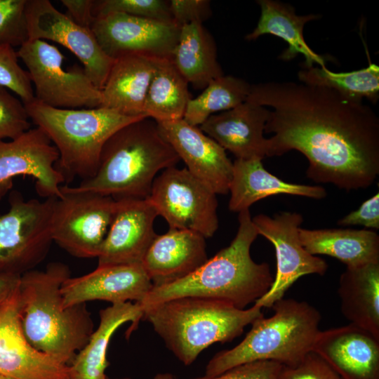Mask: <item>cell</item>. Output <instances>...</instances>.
Segmentation results:
<instances>
[{
	"instance_id": "6da1fadb",
	"label": "cell",
	"mask_w": 379,
	"mask_h": 379,
	"mask_svg": "<svg viewBox=\"0 0 379 379\" xmlns=\"http://www.w3.org/2000/svg\"><path fill=\"white\" fill-rule=\"evenodd\" d=\"M246 101L269 107L267 157L297 150L307 177L347 191L366 188L379 174V118L363 100L295 81L251 85Z\"/></svg>"
},
{
	"instance_id": "7a4b0ae2",
	"label": "cell",
	"mask_w": 379,
	"mask_h": 379,
	"mask_svg": "<svg viewBox=\"0 0 379 379\" xmlns=\"http://www.w3.org/2000/svg\"><path fill=\"white\" fill-rule=\"evenodd\" d=\"M69 277L67 265L53 262L45 270L22 274L18 288V315L26 339L36 350L68 365L94 331L86 304L64 305L61 286Z\"/></svg>"
},
{
	"instance_id": "3957f363",
	"label": "cell",
	"mask_w": 379,
	"mask_h": 379,
	"mask_svg": "<svg viewBox=\"0 0 379 379\" xmlns=\"http://www.w3.org/2000/svg\"><path fill=\"white\" fill-rule=\"evenodd\" d=\"M239 228L230 244L188 276L152 287L142 301V310L171 299L197 296L222 300L244 310L262 297L274 281L267 262L253 260L250 249L258 234L249 209L239 213Z\"/></svg>"
},
{
	"instance_id": "277c9868",
	"label": "cell",
	"mask_w": 379,
	"mask_h": 379,
	"mask_svg": "<svg viewBox=\"0 0 379 379\" xmlns=\"http://www.w3.org/2000/svg\"><path fill=\"white\" fill-rule=\"evenodd\" d=\"M180 158L161 134L157 122L145 117L126 125L105 144L93 176L67 189L114 199H147L158 172Z\"/></svg>"
},
{
	"instance_id": "5b68a950",
	"label": "cell",
	"mask_w": 379,
	"mask_h": 379,
	"mask_svg": "<svg viewBox=\"0 0 379 379\" xmlns=\"http://www.w3.org/2000/svg\"><path fill=\"white\" fill-rule=\"evenodd\" d=\"M262 316V307L255 304L241 310L220 300L185 296L147 307L142 319L188 366L204 349L215 343L231 342Z\"/></svg>"
},
{
	"instance_id": "8992f818",
	"label": "cell",
	"mask_w": 379,
	"mask_h": 379,
	"mask_svg": "<svg viewBox=\"0 0 379 379\" xmlns=\"http://www.w3.org/2000/svg\"><path fill=\"white\" fill-rule=\"evenodd\" d=\"M252 324L243 340L234 347L218 352L206 367V377H214L241 364L269 360L284 366L298 364L312 350L319 333L321 314L305 301L281 298Z\"/></svg>"
},
{
	"instance_id": "52a82bcc",
	"label": "cell",
	"mask_w": 379,
	"mask_h": 379,
	"mask_svg": "<svg viewBox=\"0 0 379 379\" xmlns=\"http://www.w3.org/2000/svg\"><path fill=\"white\" fill-rule=\"evenodd\" d=\"M24 105L30 121L57 149L59 157L55 168L65 180L93 176L108 139L126 125L147 117L127 116L102 107L55 108L36 99Z\"/></svg>"
},
{
	"instance_id": "ba28073f",
	"label": "cell",
	"mask_w": 379,
	"mask_h": 379,
	"mask_svg": "<svg viewBox=\"0 0 379 379\" xmlns=\"http://www.w3.org/2000/svg\"><path fill=\"white\" fill-rule=\"evenodd\" d=\"M56 199L25 200L20 192H11L10 208L0 215V274L21 276L46 258Z\"/></svg>"
},
{
	"instance_id": "9c48e42d",
	"label": "cell",
	"mask_w": 379,
	"mask_h": 379,
	"mask_svg": "<svg viewBox=\"0 0 379 379\" xmlns=\"http://www.w3.org/2000/svg\"><path fill=\"white\" fill-rule=\"evenodd\" d=\"M27 68L35 99L51 107L81 109L99 107L101 91L83 67H63L64 55L46 41L28 39L17 51Z\"/></svg>"
},
{
	"instance_id": "30bf717a",
	"label": "cell",
	"mask_w": 379,
	"mask_h": 379,
	"mask_svg": "<svg viewBox=\"0 0 379 379\" xmlns=\"http://www.w3.org/2000/svg\"><path fill=\"white\" fill-rule=\"evenodd\" d=\"M55 200L52 237L62 248L80 258H98L116 209L111 197L77 192L61 186Z\"/></svg>"
},
{
	"instance_id": "8fae6325",
	"label": "cell",
	"mask_w": 379,
	"mask_h": 379,
	"mask_svg": "<svg viewBox=\"0 0 379 379\" xmlns=\"http://www.w3.org/2000/svg\"><path fill=\"white\" fill-rule=\"evenodd\" d=\"M147 199L169 228L194 231L205 238L218 228L216 194L186 168L162 171Z\"/></svg>"
},
{
	"instance_id": "7c38bea8",
	"label": "cell",
	"mask_w": 379,
	"mask_h": 379,
	"mask_svg": "<svg viewBox=\"0 0 379 379\" xmlns=\"http://www.w3.org/2000/svg\"><path fill=\"white\" fill-rule=\"evenodd\" d=\"M302 220V215L296 212H282L272 218L259 214L252 218L258 235L273 244L277 258V273L272 285L255 305L271 308L300 277L326 273V262L308 253L301 244L299 229Z\"/></svg>"
},
{
	"instance_id": "4fadbf2b",
	"label": "cell",
	"mask_w": 379,
	"mask_h": 379,
	"mask_svg": "<svg viewBox=\"0 0 379 379\" xmlns=\"http://www.w3.org/2000/svg\"><path fill=\"white\" fill-rule=\"evenodd\" d=\"M30 40H48L67 48L81 61L94 86L102 90L114 61L102 51L89 28L75 23L49 0H27L26 7Z\"/></svg>"
},
{
	"instance_id": "5bb4252c",
	"label": "cell",
	"mask_w": 379,
	"mask_h": 379,
	"mask_svg": "<svg viewBox=\"0 0 379 379\" xmlns=\"http://www.w3.org/2000/svg\"><path fill=\"white\" fill-rule=\"evenodd\" d=\"M91 29L102 51L112 59L128 55L172 59L180 26L120 13L95 18Z\"/></svg>"
},
{
	"instance_id": "9a60e30c",
	"label": "cell",
	"mask_w": 379,
	"mask_h": 379,
	"mask_svg": "<svg viewBox=\"0 0 379 379\" xmlns=\"http://www.w3.org/2000/svg\"><path fill=\"white\" fill-rule=\"evenodd\" d=\"M59 154L47 135L38 127L14 140L0 142V201L12 188L13 179L29 176L44 198H61L64 175L55 168Z\"/></svg>"
},
{
	"instance_id": "2e32d148",
	"label": "cell",
	"mask_w": 379,
	"mask_h": 379,
	"mask_svg": "<svg viewBox=\"0 0 379 379\" xmlns=\"http://www.w3.org/2000/svg\"><path fill=\"white\" fill-rule=\"evenodd\" d=\"M157 124L161 134L190 173L215 194L229 192L233 162L217 142L183 119Z\"/></svg>"
},
{
	"instance_id": "e0dca14e",
	"label": "cell",
	"mask_w": 379,
	"mask_h": 379,
	"mask_svg": "<svg viewBox=\"0 0 379 379\" xmlns=\"http://www.w3.org/2000/svg\"><path fill=\"white\" fill-rule=\"evenodd\" d=\"M0 375L11 379H70L68 364L36 350L26 339L18 315V288L0 306Z\"/></svg>"
},
{
	"instance_id": "ac0fdd59",
	"label": "cell",
	"mask_w": 379,
	"mask_h": 379,
	"mask_svg": "<svg viewBox=\"0 0 379 379\" xmlns=\"http://www.w3.org/2000/svg\"><path fill=\"white\" fill-rule=\"evenodd\" d=\"M157 216L147 198L117 199L112 222L97 258L98 266L141 265L157 235L154 230Z\"/></svg>"
},
{
	"instance_id": "d6986e66",
	"label": "cell",
	"mask_w": 379,
	"mask_h": 379,
	"mask_svg": "<svg viewBox=\"0 0 379 379\" xmlns=\"http://www.w3.org/2000/svg\"><path fill=\"white\" fill-rule=\"evenodd\" d=\"M152 287L142 265H110L98 266L81 277H69L61 286V294L66 307L97 300L112 305L140 302Z\"/></svg>"
},
{
	"instance_id": "ffe728a7",
	"label": "cell",
	"mask_w": 379,
	"mask_h": 379,
	"mask_svg": "<svg viewBox=\"0 0 379 379\" xmlns=\"http://www.w3.org/2000/svg\"><path fill=\"white\" fill-rule=\"evenodd\" d=\"M312 350L343 379H379V339L352 324L320 331Z\"/></svg>"
},
{
	"instance_id": "44dd1931",
	"label": "cell",
	"mask_w": 379,
	"mask_h": 379,
	"mask_svg": "<svg viewBox=\"0 0 379 379\" xmlns=\"http://www.w3.org/2000/svg\"><path fill=\"white\" fill-rule=\"evenodd\" d=\"M270 109L246 101L208 117L200 129L237 159L262 160L267 157L264 137Z\"/></svg>"
},
{
	"instance_id": "7402d4cb",
	"label": "cell",
	"mask_w": 379,
	"mask_h": 379,
	"mask_svg": "<svg viewBox=\"0 0 379 379\" xmlns=\"http://www.w3.org/2000/svg\"><path fill=\"white\" fill-rule=\"evenodd\" d=\"M205 237L194 231L169 228L157 235L142 262V268L153 287L182 279L207 260Z\"/></svg>"
},
{
	"instance_id": "603a6c76",
	"label": "cell",
	"mask_w": 379,
	"mask_h": 379,
	"mask_svg": "<svg viewBox=\"0 0 379 379\" xmlns=\"http://www.w3.org/2000/svg\"><path fill=\"white\" fill-rule=\"evenodd\" d=\"M229 209L241 212L269 196L291 194L320 199L326 196L324 187L284 182L271 174L259 159H239L233 162L230 185Z\"/></svg>"
},
{
	"instance_id": "cb8c5ba5",
	"label": "cell",
	"mask_w": 379,
	"mask_h": 379,
	"mask_svg": "<svg viewBox=\"0 0 379 379\" xmlns=\"http://www.w3.org/2000/svg\"><path fill=\"white\" fill-rule=\"evenodd\" d=\"M155 59L138 55L114 59L101 90L100 107L127 116L145 115L144 102Z\"/></svg>"
},
{
	"instance_id": "d4e9b609",
	"label": "cell",
	"mask_w": 379,
	"mask_h": 379,
	"mask_svg": "<svg viewBox=\"0 0 379 379\" xmlns=\"http://www.w3.org/2000/svg\"><path fill=\"white\" fill-rule=\"evenodd\" d=\"M99 314L98 327L69 364L70 379H105L109 365L107 350L112 335L127 321L132 322L129 329L132 332L142 319L143 312L138 302L128 301L112 304Z\"/></svg>"
},
{
	"instance_id": "484cf974",
	"label": "cell",
	"mask_w": 379,
	"mask_h": 379,
	"mask_svg": "<svg viewBox=\"0 0 379 379\" xmlns=\"http://www.w3.org/2000/svg\"><path fill=\"white\" fill-rule=\"evenodd\" d=\"M260 16L255 28L246 36L248 41L255 40L263 34H272L282 39L288 48L279 58L290 60L301 54L305 58L303 67H313L314 64L326 67L325 58L313 51L305 40V25L320 18L318 14L298 15L289 4L274 0H258Z\"/></svg>"
},
{
	"instance_id": "4316f807",
	"label": "cell",
	"mask_w": 379,
	"mask_h": 379,
	"mask_svg": "<svg viewBox=\"0 0 379 379\" xmlns=\"http://www.w3.org/2000/svg\"><path fill=\"white\" fill-rule=\"evenodd\" d=\"M299 236L302 245L310 254L331 256L347 267L379 263V236L374 231L300 227Z\"/></svg>"
},
{
	"instance_id": "83f0119b",
	"label": "cell",
	"mask_w": 379,
	"mask_h": 379,
	"mask_svg": "<svg viewBox=\"0 0 379 379\" xmlns=\"http://www.w3.org/2000/svg\"><path fill=\"white\" fill-rule=\"evenodd\" d=\"M338 293L343 315L379 339V263L347 267Z\"/></svg>"
},
{
	"instance_id": "f1b7e54d",
	"label": "cell",
	"mask_w": 379,
	"mask_h": 379,
	"mask_svg": "<svg viewBox=\"0 0 379 379\" xmlns=\"http://www.w3.org/2000/svg\"><path fill=\"white\" fill-rule=\"evenodd\" d=\"M172 60L186 81L196 88H204L224 74L218 61L213 38L203 22H194L180 27Z\"/></svg>"
},
{
	"instance_id": "f546056e",
	"label": "cell",
	"mask_w": 379,
	"mask_h": 379,
	"mask_svg": "<svg viewBox=\"0 0 379 379\" xmlns=\"http://www.w3.org/2000/svg\"><path fill=\"white\" fill-rule=\"evenodd\" d=\"M143 107V113L157 122L182 119L192 98L188 83L172 59L156 58Z\"/></svg>"
},
{
	"instance_id": "4dcf8cb0",
	"label": "cell",
	"mask_w": 379,
	"mask_h": 379,
	"mask_svg": "<svg viewBox=\"0 0 379 379\" xmlns=\"http://www.w3.org/2000/svg\"><path fill=\"white\" fill-rule=\"evenodd\" d=\"M251 88V85L245 80L223 74L211 81L197 97L190 99L182 119L190 125L200 126L211 116L246 102Z\"/></svg>"
},
{
	"instance_id": "1f68e13d",
	"label": "cell",
	"mask_w": 379,
	"mask_h": 379,
	"mask_svg": "<svg viewBox=\"0 0 379 379\" xmlns=\"http://www.w3.org/2000/svg\"><path fill=\"white\" fill-rule=\"evenodd\" d=\"M298 77L301 83L331 88L353 99L376 103L379 98V66L374 63L348 72H333L326 67H302Z\"/></svg>"
},
{
	"instance_id": "d6a6232c",
	"label": "cell",
	"mask_w": 379,
	"mask_h": 379,
	"mask_svg": "<svg viewBox=\"0 0 379 379\" xmlns=\"http://www.w3.org/2000/svg\"><path fill=\"white\" fill-rule=\"evenodd\" d=\"M93 11L95 18L120 13L158 21H173L169 2L164 0H94Z\"/></svg>"
},
{
	"instance_id": "836d02e7",
	"label": "cell",
	"mask_w": 379,
	"mask_h": 379,
	"mask_svg": "<svg viewBox=\"0 0 379 379\" xmlns=\"http://www.w3.org/2000/svg\"><path fill=\"white\" fill-rule=\"evenodd\" d=\"M14 47L0 44V86L16 94L26 104L35 97L29 73L20 65Z\"/></svg>"
},
{
	"instance_id": "e575fe53",
	"label": "cell",
	"mask_w": 379,
	"mask_h": 379,
	"mask_svg": "<svg viewBox=\"0 0 379 379\" xmlns=\"http://www.w3.org/2000/svg\"><path fill=\"white\" fill-rule=\"evenodd\" d=\"M27 0H0V44L20 46L29 39Z\"/></svg>"
},
{
	"instance_id": "d590c367",
	"label": "cell",
	"mask_w": 379,
	"mask_h": 379,
	"mask_svg": "<svg viewBox=\"0 0 379 379\" xmlns=\"http://www.w3.org/2000/svg\"><path fill=\"white\" fill-rule=\"evenodd\" d=\"M24 103L6 88L0 86V142L14 140L30 129Z\"/></svg>"
},
{
	"instance_id": "8d00e7d4",
	"label": "cell",
	"mask_w": 379,
	"mask_h": 379,
	"mask_svg": "<svg viewBox=\"0 0 379 379\" xmlns=\"http://www.w3.org/2000/svg\"><path fill=\"white\" fill-rule=\"evenodd\" d=\"M279 379L343 378L323 358L312 350L295 366H283Z\"/></svg>"
},
{
	"instance_id": "74e56055",
	"label": "cell",
	"mask_w": 379,
	"mask_h": 379,
	"mask_svg": "<svg viewBox=\"0 0 379 379\" xmlns=\"http://www.w3.org/2000/svg\"><path fill=\"white\" fill-rule=\"evenodd\" d=\"M282 365L269 360H259L234 366L214 377L193 379H279Z\"/></svg>"
},
{
	"instance_id": "f35d334b",
	"label": "cell",
	"mask_w": 379,
	"mask_h": 379,
	"mask_svg": "<svg viewBox=\"0 0 379 379\" xmlns=\"http://www.w3.org/2000/svg\"><path fill=\"white\" fill-rule=\"evenodd\" d=\"M169 8L174 22L179 26L194 22H203L211 15L207 0H171Z\"/></svg>"
},
{
	"instance_id": "ab89813d",
	"label": "cell",
	"mask_w": 379,
	"mask_h": 379,
	"mask_svg": "<svg viewBox=\"0 0 379 379\" xmlns=\"http://www.w3.org/2000/svg\"><path fill=\"white\" fill-rule=\"evenodd\" d=\"M342 226L361 225L368 229H379V193L377 192L361 205L338 220Z\"/></svg>"
},
{
	"instance_id": "60d3db41",
	"label": "cell",
	"mask_w": 379,
	"mask_h": 379,
	"mask_svg": "<svg viewBox=\"0 0 379 379\" xmlns=\"http://www.w3.org/2000/svg\"><path fill=\"white\" fill-rule=\"evenodd\" d=\"M67 8L65 13L77 25L91 29L95 20L93 15L94 0H61Z\"/></svg>"
},
{
	"instance_id": "b9f144b4",
	"label": "cell",
	"mask_w": 379,
	"mask_h": 379,
	"mask_svg": "<svg viewBox=\"0 0 379 379\" xmlns=\"http://www.w3.org/2000/svg\"><path fill=\"white\" fill-rule=\"evenodd\" d=\"M20 278L17 274H0V306L15 293Z\"/></svg>"
},
{
	"instance_id": "7bdbcfd3",
	"label": "cell",
	"mask_w": 379,
	"mask_h": 379,
	"mask_svg": "<svg viewBox=\"0 0 379 379\" xmlns=\"http://www.w3.org/2000/svg\"><path fill=\"white\" fill-rule=\"evenodd\" d=\"M154 379H175L174 376L170 373H159L155 375Z\"/></svg>"
},
{
	"instance_id": "ee69618b",
	"label": "cell",
	"mask_w": 379,
	"mask_h": 379,
	"mask_svg": "<svg viewBox=\"0 0 379 379\" xmlns=\"http://www.w3.org/2000/svg\"><path fill=\"white\" fill-rule=\"evenodd\" d=\"M0 379H11V378H7V377L3 376V375H0Z\"/></svg>"
},
{
	"instance_id": "f6af8a7d",
	"label": "cell",
	"mask_w": 379,
	"mask_h": 379,
	"mask_svg": "<svg viewBox=\"0 0 379 379\" xmlns=\"http://www.w3.org/2000/svg\"><path fill=\"white\" fill-rule=\"evenodd\" d=\"M105 379H112V378H108L107 376L105 378ZM117 379H130V378H117Z\"/></svg>"
}]
</instances>
